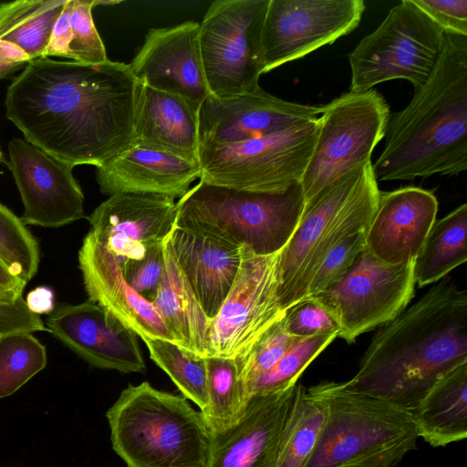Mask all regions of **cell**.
I'll return each mask as SVG.
<instances>
[{
  "mask_svg": "<svg viewBox=\"0 0 467 467\" xmlns=\"http://www.w3.org/2000/svg\"><path fill=\"white\" fill-rule=\"evenodd\" d=\"M138 87L129 64L39 57L7 87L5 116L57 159L99 167L132 145Z\"/></svg>",
  "mask_w": 467,
  "mask_h": 467,
  "instance_id": "6da1fadb",
  "label": "cell"
},
{
  "mask_svg": "<svg viewBox=\"0 0 467 467\" xmlns=\"http://www.w3.org/2000/svg\"><path fill=\"white\" fill-rule=\"evenodd\" d=\"M467 362V293L450 278L373 337L346 385L411 410L433 384Z\"/></svg>",
  "mask_w": 467,
  "mask_h": 467,
  "instance_id": "7a4b0ae2",
  "label": "cell"
},
{
  "mask_svg": "<svg viewBox=\"0 0 467 467\" xmlns=\"http://www.w3.org/2000/svg\"><path fill=\"white\" fill-rule=\"evenodd\" d=\"M377 181H410L467 170V36L445 34L426 82L389 115Z\"/></svg>",
  "mask_w": 467,
  "mask_h": 467,
  "instance_id": "3957f363",
  "label": "cell"
},
{
  "mask_svg": "<svg viewBox=\"0 0 467 467\" xmlns=\"http://www.w3.org/2000/svg\"><path fill=\"white\" fill-rule=\"evenodd\" d=\"M106 417L127 467H206L212 434L184 397L148 382L129 385Z\"/></svg>",
  "mask_w": 467,
  "mask_h": 467,
  "instance_id": "277c9868",
  "label": "cell"
},
{
  "mask_svg": "<svg viewBox=\"0 0 467 467\" xmlns=\"http://www.w3.org/2000/svg\"><path fill=\"white\" fill-rule=\"evenodd\" d=\"M327 404L325 425L304 467H395L420 438L410 410L349 389L313 386Z\"/></svg>",
  "mask_w": 467,
  "mask_h": 467,
  "instance_id": "5b68a950",
  "label": "cell"
},
{
  "mask_svg": "<svg viewBox=\"0 0 467 467\" xmlns=\"http://www.w3.org/2000/svg\"><path fill=\"white\" fill-rule=\"evenodd\" d=\"M305 203L300 182L280 192H250L199 181L176 202L174 225L270 255L289 242Z\"/></svg>",
  "mask_w": 467,
  "mask_h": 467,
  "instance_id": "8992f818",
  "label": "cell"
},
{
  "mask_svg": "<svg viewBox=\"0 0 467 467\" xmlns=\"http://www.w3.org/2000/svg\"><path fill=\"white\" fill-rule=\"evenodd\" d=\"M444 36L412 0H402L349 53V91H368L394 79L407 80L419 89L441 56Z\"/></svg>",
  "mask_w": 467,
  "mask_h": 467,
  "instance_id": "52a82bcc",
  "label": "cell"
},
{
  "mask_svg": "<svg viewBox=\"0 0 467 467\" xmlns=\"http://www.w3.org/2000/svg\"><path fill=\"white\" fill-rule=\"evenodd\" d=\"M389 115L388 102L375 89L348 91L324 105L313 151L300 181L306 202L371 161L374 149L385 137Z\"/></svg>",
  "mask_w": 467,
  "mask_h": 467,
  "instance_id": "ba28073f",
  "label": "cell"
},
{
  "mask_svg": "<svg viewBox=\"0 0 467 467\" xmlns=\"http://www.w3.org/2000/svg\"><path fill=\"white\" fill-rule=\"evenodd\" d=\"M269 0H216L199 28V45L210 94L226 98L260 88L262 35Z\"/></svg>",
  "mask_w": 467,
  "mask_h": 467,
  "instance_id": "9c48e42d",
  "label": "cell"
},
{
  "mask_svg": "<svg viewBox=\"0 0 467 467\" xmlns=\"http://www.w3.org/2000/svg\"><path fill=\"white\" fill-rule=\"evenodd\" d=\"M317 119L225 146L199 150L200 181L236 190L280 192L301 181Z\"/></svg>",
  "mask_w": 467,
  "mask_h": 467,
  "instance_id": "30bf717a",
  "label": "cell"
},
{
  "mask_svg": "<svg viewBox=\"0 0 467 467\" xmlns=\"http://www.w3.org/2000/svg\"><path fill=\"white\" fill-rule=\"evenodd\" d=\"M414 262L389 265L365 247L348 273L315 297L339 326L338 337L353 343L361 334L403 312L414 295Z\"/></svg>",
  "mask_w": 467,
  "mask_h": 467,
  "instance_id": "8fae6325",
  "label": "cell"
},
{
  "mask_svg": "<svg viewBox=\"0 0 467 467\" xmlns=\"http://www.w3.org/2000/svg\"><path fill=\"white\" fill-rule=\"evenodd\" d=\"M234 283L210 320L206 357L235 358L246 354L285 311L278 298V254L259 255L242 246Z\"/></svg>",
  "mask_w": 467,
  "mask_h": 467,
  "instance_id": "7c38bea8",
  "label": "cell"
},
{
  "mask_svg": "<svg viewBox=\"0 0 467 467\" xmlns=\"http://www.w3.org/2000/svg\"><path fill=\"white\" fill-rule=\"evenodd\" d=\"M365 8L363 0H269L262 35L264 74L352 32Z\"/></svg>",
  "mask_w": 467,
  "mask_h": 467,
  "instance_id": "4fadbf2b",
  "label": "cell"
},
{
  "mask_svg": "<svg viewBox=\"0 0 467 467\" xmlns=\"http://www.w3.org/2000/svg\"><path fill=\"white\" fill-rule=\"evenodd\" d=\"M8 154L25 225L57 228L84 216V194L73 175L74 165L20 138L8 142Z\"/></svg>",
  "mask_w": 467,
  "mask_h": 467,
  "instance_id": "5bb4252c",
  "label": "cell"
},
{
  "mask_svg": "<svg viewBox=\"0 0 467 467\" xmlns=\"http://www.w3.org/2000/svg\"><path fill=\"white\" fill-rule=\"evenodd\" d=\"M324 105L284 100L261 88L237 96L210 95L198 111L199 150L280 132L318 119Z\"/></svg>",
  "mask_w": 467,
  "mask_h": 467,
  "instance_id": "9a60e30c",
  "label": "cell"
},
{
  "mask_svg": "<svg viewBox=\"0 0 467 467\" xmlns=\"http://www.w3.org/2000/svg\"><path fill=\"white\" fill-rule=\"evenodd\" d=\"M200 25L194 21L151 28L129 64L136 80L174 95L199 111L211 95L203 71Z\"/></svg>",
  "mask_w": 467,
  "mask_h": 467,
  "instance_id": "2e32d148",
  "label": "cell"
},
{
  "mask_svg": "<svg viewBox=\"0 0 467 467\" xmlns=\"http://www.w3.org/2000/svg\"><path fill=\"white\" fill-rule=\"evenodd\" d=\"M174 200L159 194L115 193L88 215V233L119 265L142 258L170 235L176 219Z\"/></svg>",
  "mask_w": 467,
  "mask_h": 467,
  "instance_id": "e0dca14e",
  "label": "cell"
},
{
  "mask_svg": "<svg viewBox=\"0 0 467 467\" xmlns=\"http://www.w3.org/2000/svg\"><path fill=\"white\" fill-rule=\"evenodd\" d=\"M47 331L93 367L145 372L136 334L98 304H62L49 314Z\"/></svg>",
  "mask_w": 467,
  "mask_h": 467,
  "instance_id": "ac0fdd59",
  "label": "cell"
},
{
  "mask_svg": "<svg viewBox=\"0 0 467 467\" xmlns=\"http://www.w3.org/2000/svg\"><path fill=\"white\" fill-rule=\"evenodd\" d=\"M297 388L252 396L234 425L212 434L206 467H276Z\"/></svg>",
  "mask_w": 467,
  "mask_h": 467,
  "instance_id": "d6986e66",
  "label": "cell"
},
{
  "mask_svg": "<svg viewBox=\"0 0 467 467\" xmlns=\"http://www.w3.org/2000/svg\"><path fill=\"white\" fill-rule=\"evenodd\" d=\"M438 209L433 192L420 187L380 191L366 230L365 247L389 265L415 260L436 221Z\"/></svg>",
  "mask_w": 467,
  "mask_h": 467,
  "instance_id": "ffe728a7",
  "label": "cell"
},
{
  "mask_svg": "<svg viewBox=\"0 0 467 467\" xmlns=\"http://www.w3.org/2000/svg\"><path fill=\"white\" fill-rule=\"evenodd\" d=\"M362 167L339 178L305 203L296 231L278 254V298L284 311L306 296L315 252L354 192Z\"/></svg>",
  "mask_w": 467,
  "mask_h": 467,
  "instance_id": "44dd1931",
  "label": "cell"
},
{
  "mask_svg": "<svg viewBox=\"0 0 467 467\" xmlns=\"http://www.w3.org/2000/svg\"><path fill=\"white\" fill-rule=\"evenodd\" d=\"M78 265L88 300L113 315L140 338L174 342L152 303L130 286L115 257L89 233L79 249Z\"/></svg>",
  "mask_w": 467,
  "mask_h": 467,
  "instance_id": "7402d4cb",
  "label": "cell"
},
{
  "mask_svg": "<svg viewBox=\"0 0 467 467\" xmlns=\"http://www.w3.org/2000/svg\"><path fill=\"white\" fill-rule=\"evenodd\" d=\"M168 239L178 265L212 319L237 276L242 248L201 231L176 225Z\"/></svg>",
  "mask_w": 467,
  "mask_h": 467,
  "instance_id": "603a6c76",
  "label": "cell"
},
{
  "mask_svg": "<svg viewBox=\"0 0 467 467\" xmlns=\"http://www.w3.org/2000/svg\"><path fill=\"white\" fill-rule=\"evenodd\" d=\"M199 163L131 145L97 167L96 181L102 193H149L182 198L200 179Z\"/></svg>",
  "mask_w": 467,
  "mask_h": 467,
  "instance_id": "cb8c5ba5",
  "label": "cell"
},
{
  "mask_svg": "<svg viewBox=\"0 0 467 467\" xmlns=\"http://www.w3.org/2000/svg\"><path fill=\"white\" fill-rule=\"evenodd\" d=\"M132 145L199 163L198 111L174 95L139 83Z\"/></svg>",
  "mask_w": 467,
  "mask_h": 467,
  "instance_id": "d4e9b609",
  "label": "cell"
},
{
  "mask_svg": "<svg viewBox=\"0 0 467 467\" xmlns=\"http://www.w3.org/2000/svg\"><path fill=\"white\" fill-rule=\"evenodd\" d=\"M164 255L163 276L150 302L175 344L206 357L207 331L211 319L178 265L168 238L164 243Z\"/></svg>",
  "mask_w": 467,
  "mask_h": 467,
  "instance_id": "484cf974",
  "label": "cell"
},
{
  "mask_svg": "<svg viewBox=\"0 0 467 467\" xmlns=\"http://www.w3.org/2000/svg\"><path fill=\"white\" fill-rule=\"evenodd\" d=\"M419 437L444 447L467 437V362L441 377L410 410Z\"/></svg>",
  "mask_w": 467,
  "mask_h": 467,
  "instance_id": "4316f807",
  "label": "cell"
},
{
  "mask_svg": "<svg viewBox=\"0 0 467 467\" xmlns=\"http://www.w3.org/2000/svg\"><path fill=\"white\" fill-rule=\"evenodd\" d=\"M467 260V204L436 220L415 258L418 286L435 284Z\"/></svg>",
  "mask_w": 467,
  "mask_h": 467,
  "instance_id": "83f0119b",
  "label": "cell"
},
{
  "mask_svg": "<svg viewBox=\"0 0 467 467\" xmlns=\"http://www.w3.org/2000/svg\"><path fill=\"white\" fill-rule=\"evenodd\" d=\"M67 0H16L0 5V41L19 47L30 60L44 57Z\"/></svg>",
  "mask_w": 467,
  "mask_h": 467,
  "instance_id": "f1b7e54d",
  "label": "cell"
},
{
  "mask_svg": "<svg viewBox=\"0 0 467 467\" xmlns=\"http://www.w3.org/2000/svg\"><path fill=\"white\" fill-rule=\"evenodd\" d=\"M327 404L318 392L298 383L295 406L284 432L276 467H304L326 422Z\"/></svg>",
  "mask_w": 467,
  "mask_h": 467,
  "instance_id": "f546056e",
  "label": "cell"
},
{
  "mask_svg": "<svg viewBox=\"0 0 467 467\" xmlns=\"http://www.w3.org/2000/svg\"><path fill=\"white\" fill-rule=\"evenodd\" d=\"M208 403L203 416L211 434L234 425L246 406L234 358L206 357Z\"/></svg>",
  "mask_w": 467,
  "mask_h": 467,
  "instance_id": "4dcf8cb0",
  "label": "cell"
},
{
  "mask_svg": "<svg viewBox=\"0 0 467 467\" xmlns=\"http://www.w3.org/2000/svg\"><path fill=\"white\" fill-rule=\"evenodd\" d=\"M150 358L173 381L185 399L203 410L208 403L206 357L172 341L143 337Z\"/></svg>",
  "mask_w": 467,
  "mask_h": 467,
  "instance_id": "1f68e13d",
  "label": "cell"
},
{
  "mask_svg": "<svg viewBox=\"0 0 467 467\" xmlns=\"http://www.w3.org/2000/svg\"><path fill=\"white\" fill-rule=\"evenodd\" d=\"M337 337L338 333L333 332L297 338L269 370L246 388V403L254 395L275 393L296 385L309 364Z\"/></svg>",
  "mask_w": 467,
  "mask_h": 467,
  "instance_id": "d6a6232c",
  "label": "cell"
},
{
  "mask_svg": "<svg viewBox=\"0 0 467 467\" xmlns=\"http://www.w3.org/2000/svg\"><path fill=\"white\" fill-rule=\"evenodd\" d=\"M46 348L32 335L0 337V399L14 394L47 365Z\"/></svg>",
  "mask_w": 467,
  "mask_h": 467,
  "instance_id": "836d02e7",
  "label": "cell"
},
{
  "mask_svg": "<svg viewBox=\"0 0 467 467\" xmlns=\"http://www.w3.org/2000/svg\"><path fill=\"white\" fill-rule=\"evenodd\" d=\"M39 245L31 232L0 202V262L26 284L37 273Z\"/></svg>",
  "mask_w": 467,
  "mask_h": 467,
  "instance_id": "e575fe53",
  "label": "cell"
},
{
  "mask_svg": "<svg viewBox=\"0 0 467 467\" xmlns=\"http://www.w3.org/2000/svg\"><path fill=\"white\" fill-rule=\"evenodd\" d=\"M283 317L261 336L246 354L234 358L244 400L246 388L269 370L297 339L286 331Z\"/></svg>",
  "mask_w": 467,
  "mask_h": 467,
  "instance_id": "d590c367",
  "label": "cell"
},
{
  "mask_svg": "<svg viewBox=\"0 0 467 467\" xmlns=\"http://www.w3.org/2000/svg\"><path fill=\"white\" fill-rule=\"evenodd\" d=\"M118 3L114 1L72 0L71 41L66 58L88 65L102 64L109 60L105 46L93 21L92 9L97 5Z\"/></svg>",
  "mask_w": 467,
  "mask_h": 467,
  "instance_id": "8d00e7d4",
  "label": "cell"
},
{
  "mask_svg": "<svg viewBox=\"0 0 467 467\" xmlns=\"http://www.w3.org/2000/svg\"><path fill=\"white\" fill-rule=\"evenodd\" d=\"M365 236L366 231L356 233L326 254L312 276L306 296L318 295L348 273L365 248Z\"/></svg>",
  "mask_w": 467,
  "mask_h": 467,
  "instance_id": "74e56055",
  "label": "cell"
},
{
  "mask_svg": "<svg viewBox=\"0 0 467 467\" xmlns=\"http://www.w3.org/2000/svg\"><path fill=\"white\" fill-rule=\"evenodd\" d=\"M283 319L286 331L296 338L325 333H339V326L336 319L313 296L304 297L286 308Z\"/></svg>",
  "mask_w": 467,
  "mask_h": 467,
  "instance_id": "f35d334b",
  "label": "cell"
},
{
  "mask_svg": "<svg viewBox=\"0 0 467 467\" xmlns=\"http://www.w3.org/2000/svg\"><path fill=\"white\" fill-rule=\"evenodd\" d=\"M164 243L152 246L142 258L129 260L120 265L123 276L130 286L150 301L163 276Z\"/></svg>",
  "mask_w": 467,
  "mask_h": 467,
  "instance_id": "ab89813d",
  "label": "cell"
},
{
  "mask_svg": "<svg viewBox=\"0 0 467 467\" xmlns=\"http://www.w3.org/2000/svg\"><path fill=\"white\" fill-rule=\"evenodd\" d=\"M47 331L38 315L32 313L23 295L0 293V335Z\"/></svg>",
  "mask_w": 467,
  "mask_h": 467,
  "instance_id": "60d3db41",
  "label": "cell"
},
{
  "mask_svg": "<svg viewBox=\"0 0 467 467\" xmlns=\"http://www.w3.org/2000/svg\"><path fill=\"white\" fill-rule=\"evenodd\" d=\"M445 34L467 36V0H412Z\"/></svg>",
  "mask_w": 467,
  "mask_h": 467,
  "instance_id": "b9f144b4",
  "label": "cell"
},
{
  "mask_svg": "<svg viewBox=\"0 0 467 467\" xmlns=\"http://www.w3.org/2000/svg\"><path fill=\"white\" fill-rule=\"evenodd\" d=\"M72 0H67L64 8L53 27L48 46L45 51L46 57H67L68 46L71 41L70 15Z\"/></svg>",
  "mask_w": 467,
  "mask_h": 467,
  "instance_id": "7bdbcfd3",
  "label": "cell"
},
{
  "mask_svg": "<svg viewBox=\"0 0 467 467\" xmlns=\"http://www.w3.org/2000/svg\"><path fill=\"white\" fill-rule=\"evenodd\" d=\"M28 309L36 314H50L54 310V293L47 286H37L31 290L25 299Z\"/></svg>",
  "mask_w": 467,
  "mask_h": 467,
  "instance_id": "ee69618b",
  "label": "cell"
},
{
  "mask_svg": "<svg viewBox=\"0 0 467 467\" xmlns=\"http://www.w3.org/2000/svg\"><path fill=\"white\" fill-rule=\"evenodd\" d=\"M26 285L0 262V293L23 295Z\"/></svg>",
  "mask_w": 467,
  "mask_h": 467,
  "instance_id": "f6af8a7d",
  "label": "cell"
},
{
  "mask_svg": "<svg viewBox=\"0 0 467 467\" xmlns=\"http://www.w3.org/2000/svg\"><path fill=\"white\" fill-rule=\"evenodd\" d=\"M29 62V57L16 46L0 41V64L6 62Z\"/></svg>",
  "mask_w": 467,
  "mask_h": 467,
  "instance_id": "bcb514c9",
  "label": "cell"
},
{
  "mask_svg": "<svg viewBox=\"0 0 467 467\" xmlns=\"http://www.w3.org/2000/svg\"><path fill=\"white\" fill-rule=\"evenodd\" d=\"M28 62H6L0 64V79L5 78L12 73L23 69Z\"/></svg>",
  "mask_w": 467,
  "mask_h": 467,
  "instance_id": "7dc6e473",
  "label": "cell"
},
{
  "mask_svg": "<svg viewBox=\"0 0 467 467\" xmlns=\"http://www.w3.org/2000/svg\"><path fill=\"white\" fill-rule=\"evenodd\" d=\"M4 162V155L0 148V164Z\"/></svg>",
  "mask_w": 467,
  "mask_h": 467,
  "instance_id": "c3c4849f",
  "label": "cell"
},
{
  "mask_svg": "<svg viewBox=\"0 0 467 467\" xmlns=\"http://www.w3.org/2000/svg\"><path fill=\"white\" fill-rule=\"evenodd\" d=\"M0 467H3V466H0Z\"/></svg>",
  "mask_w": 467,
  "mask_h": 467,
  "instance_id": "681fc988",
  "label": "cell"
},
{
  "mask_svg": "<svg viewBox=\"0 0 467 467\" xmlns=\"http://www.w3.org/2000/svg\"><path fill=\"white\" fill-rule=\"evenodd\" d=\"M0 337H1V335H0Z\"/></svg>",
  "mask_w": 467,
  "mask_h": 467,
  "instance_id": "f907efd6",
  "label": "cell"
}]
</instances>
